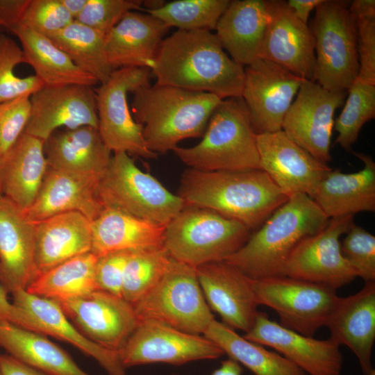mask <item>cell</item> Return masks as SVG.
I'll return each instance as SVG.
<instances>
[{"instance_id":"obj_33","label":"cell","mask_w":375,"mask_h":375,"mask_svg":"<svg viewBox=\"0 0 375 375\" xmlns=\"http://www.w3.org/2000/svg\"><path fill=\"white\" fill-rule=\"evenodd\" d=\"M0 347L6 353L47 375H90L43 334L0 322Z\"/></svg>"},{"instance_id":"obj_51","label":"cell","mask_w":375,"mask_h":375,"mask_svg":"<svg viewBox=\"0 0 375 375\" xmlns=\"http://www.w3.org/2000/svg\"><path fill=\"white\" fill-rule=\"evenodd\" d=\"M323 1L324 0H289L286 3L293 14L301 22L307 24L310 12Z\"/></svg>"},{"instance_id":"obj_4","label":"cell","mask_w":375,"mask_h":375,"mask_svg":"<svg viewBox=\"0 0 375 375\" xmlns=\"http://www.w3.org/2000/svg\"><path fill=\"white\" fill-rule=\"evenodd\" d=\"M328 221L310 197L293 195L225 261L254 280L283 276L285 262L296 245L322 230Z\"/></svg>"},{"instance_id":"obj_38","label":"cell","mask_w":375,"mask_h":375,"mask_svg":"<svg viewBox=\"0 0 375 375\" xmlns=\"http://www.w3.org/2000/svg\"><path fill=\"white\" fill-rule=\"evenodd\" d=\"M170 258L164 247L131 251L124 271L122 298L136 303L161 278Z\"/></svg>"},{"instance_id":"obj_22","label":"cell","mask_w":375,"mask_h":375,"mask_svg":"<svg viewBox=\"0 0 375 375\" xmlns=\"http://www.w3.org/2000/svg\"><path fill=\"white\" fill-rule=\"evenodd\" d=\"M259 58L293 74L314 81L315 39L311 29L291 11L285 1L271 0V15Z\"/></svg>"},{"instance_id":"obj_28","label":"cell","mask_w":375,"mask_h":375,"mask_svg":"<svg viewBox=\"0 0 375 375\" xmlns=\"http://www.w3.org/2000/svg\"><path fill=\"white\" fill-rule=\"evenodd\" d=\"M353 153L363 168L349 174L332 169L311 198L328 219L375 210V162L364 153Z\"/></svg>"},{"instance_id":"obj_1","label":"cell","mask_w":375,"mask_h":375,"mask_svg":"<svg viewBox=\"0 0 375 375\" xmlns=\"http://www.w3.org/2000/svg\"><path fill=\"white\" fill-rule=\"evenodd\" d=\"M156 84L208 92L224 99L242 97L244 68L208 30H178L162 41L149 68Z\"/></svg>"},{"instance_id":"obj_10","label":"cell","mask_w":375,"mask_h":375,"mask_svg":"<svg viewBox=\"0 0 375 375\" xmlns=\"http://www.w3.org/2000/svg\"><path fill=\"white\" fill-rule=\"evenodd\" d=\"M151 75L147 67L117 69L95 90L98 130L111 152L157 158L158 154L148 149L142 126L133 119L127 100L129 92L150 85Z\"/></svg>"},{"instance_id":"obj_53","label":"cell","mask_w":375,"mask_h":375,"mask_svg":"<svg viewBox=\"0 0 375 375\" xmlns=\"http://www.w3.org/2000/svg\"><path fill=\"white\" fill-rule=\"evenodd\" d=\"M243 369L235 360L228 358L221 362L220 366L216 369L212 375H242ZM170 375H180L172 374Z\"/></svg>"},{"instance_id":"obj_13","label":"cell","mask_w":375,"mask_h":375,"mask_svg":"<svg viewBox=\"0 0 375 375\" xmlns=\"http://www.w3.org/2000/svg\"><path fill=\"white\" fill-rule=\"evenodd\" d=\"M353 222L352 215L331 218L322 230L302 239L290 253L283 276L335 290L351 283L357 274L342 253L340 238Z\"/></svg>"},{"instance_id":"obj_32","label":"cell","mask_w":375,"mask_h":375,"mask_svg":"<svg viewBox=\"0 0 375 375\" xmlns=\"http://www.w3.org/2000/svg\"><path fill=\"white\" fill-rule=\"evenodd\" d=\"M165 226L104 208L92 222V250L98 256L118 251L163 247Z\"/></svg>"},{"instance_id":"obj_35","label":"cell","mask_w":375,"mask_h":375,"mask_svg":"<svg viewBox=\"0 0 375 375\" xmlns=\"http://www.w3.org/2000/svg\"><path fill=\"white\" fill-rule=\"evenodd\" d=\"M203 335L254 375H308L282 355L245 339L215 319Z\"/></svg>"},{"instance_id":"obj_14","label":"cell","mask_w":375,"mask_h":375,"mask_svg":"<svg viewBox=\"0 0 375 375\" xmlns=\"http://www.w3.org/2000/svg\"><path fill=\"white\" fill-rule=\"evenodd\" d=\"M347 91H329L317 83L303 80L283 123L282 131L319 161H331V139L335 110Z\"/></svg>"},{"instance_id":"obj_47","label":"cell","mask_w":375,"mask_h":375,"mask_svg":"<svg viewBox=\"0 0 375 375\" xmlns=\"http://www.w3.org/2000/svg\"><path fill=\"white\" fill-rule=\"evenodd\" d=\"M356 22L359 61L357 79L375 85V17L358 18Z\"/></svg>"},{"instance_id":"obj_27","label":"cell","mask_w":375,"mask_h":375,"mask_svg":"<svg viewBox=\"0 0 375 375\" xmlns=\"http://www.w3.org/2000/svg\"><path fill=\"white\" fill-rule=\"evenodd\" d=\"M169 28L147 12H127L106 35V51L112 69H149Z\"/></svg>"},{"instance_id":"obj_43","label":"cell","mask_w":375,"mask_h":375,"mask_svg":"<svg viewBox=\"0 0 375 375\" xmlns=\"http://www.w3.org/2000/svg\"><path fill=\"white\" fill-rule=\"evenodd\" d=\"M73 21L60 0H30L19 24L48 37Z\"/></svg>"},{"instance_id":"obj_48","label":"cell","mask_w":375,"mask_h":375,"mask_svg":"<svg viewBox=\"0 0 375 375\" xmlns=\"http://www.w3.org/2000/svg\"><path fill=\"white\" fill-rule=\"evenodd\" d=\"M30 0H0V23L8 30L19 24Z\"/></svg>"},{"instance_id":"obj_59","label":"cell","mask_w":375,"mask_h":375,"mask_svg":"<svg viewBox=\"0 0 375 375\" xmlns=\"http://www.w3.org/2000/svg\"><path fill=\"white\" fill-rule=\"evenodd\" d=\"M0 26H1V23H0Z\"/></svg>"},{"instance_id":"obj_7","label":"cell","mask_w":375,"mask_h":375,"mask_svg":"<svg viewBox=\"0 0 375 375\" xmlns=\"http://www.w3.org/2000/svg\"><path fill=\"white\" fill-rule=\"evenodd\" d=\"M103 208L166 226L185 206L183 200L142 171L126 152L114 153L98 185Z\"/></svg>"},{"instance_id":"obj_16","label":"cell","mask_w":375,"mask_h":375,"mask_svg":"<svg viewBox=\"0 0 375 375\" xmlns=\"http://www.w3.org/2000/svg\"><path fill=\"white\" fill-rule=\"evenodd\" d=\"M303 80L261 58L244 68L242 98L257 134L282 130L285 117Z\"/></svg>"},{"instance_id":"obj_9","label":"cell","mask_w":375,"mask_h":375,"mask_svg":"<svg viewBox=\"0 0 375 375\" xmlns=\"http://www.w3.org/2000/svg\"><path fill=\"white\" fill-rule=\"evenodd\" d=\"M133 306L139 321L154 320L192 334L203 335L215 319L195 267L172 257L159 281Z\"/></svg>"},{"instance_id":"obj_42","label":"cell","mask_w":375,"mask_h":375,"mask_svg":"<svg viewBox=\"0 0 375 375\" xmlns=\"http://www.w3.org/2000/svg\"><path fill=\"white\" fill-rule=\"evenodd\" d=\"M341 251L365 283L375 282V236L354 222L341 242Z\"/></svg>"},{"instance_id":"obj_34","label":"cell","mask_w":375,"mask_h":375,"mask_svg":"<svg viewBox=\"0 0 375 375\" xmlns=\"http://www.w3.org/2000/svg\"><path fill=\"white\" fill-rule=\"evenodd\" d=\"M9 31L19 40L22 49L35 74L44 87L81 85L92 87L99 83L79 68L47 36L17 24Z\"/></svg>"},{"instance_id":"obj_41","label":"cell","mask_w":375,"mask_h":375,"mask_svg":"<svg viewBox=\"0 0 375 375\" xmlns=\"http://www.w3.org/2000/svg\"><path fill=\"white\" fill-rule=\"evenodd\" d=\"M22 63L27 64L22 47L10 37L0 34V103L31 96L44 87L36 75L19 78L14 74L15 67Z\"/></svg>"},{"instance_id":"obj_29","label":"cell","mask_w":375,"mask_h":375,"mask_svg":"<svg viewBox=\"0 0 375 375\" xmlns=\"http://www.w3.org/2000/svg\"><path fill=\"white\" fill-rule=\"evenodd\" d=\"M38 275L76 256L91 252L92 222L78 212L56 215L35 223Z\"/></svg>"},{"instance_id":"obj_50","label":"cell","mask_w":375,"mask_h":375,"mask_svg":"<svg viewBox=\"0 0 375 375\" xmlns=\"http://www.w3.org/2000/svg\"><path fill=\"white\" fill-rule=\"evenodd\" d=\"M8 290L3 283L0 269V322H9L19 326V312L8 297Z\"/></svg>"},{"instance_id":"obj_39","label":"cell","mask_w":375,"mask_h":375,"mask_svg":"<svg viewBox=\"0 0 375 375\" xmlns=\"http://www.w3.org/2000/svg\"><path fill=\"white\" fill-rule=\"evenodd\" d=\"M230 0H176L146 12L178 30H213Z\"/></svg>"},{"instance_id":"obj_3","label":"cell","mask_w":375,"mask_h":375,"mask_svg":"<svg viewBox=\"0 0 375 375\" xmlns=\"http://www.w3.org/2000/svg\"><path fill=\"white\" fill-rule=\"evenodd\" d=\"M222 101L210 93L155 83L135 90L130 108L148 149L165 154L181 140L202 137Z\"/></svg>"},{"instance_id":"obj_23","label":"cell","mask_w":375,"mask_h":375,"mask_svg":"<svg viewBox=\"0 0 375 375\" xmlns=\"http://www.w3.org/2000/svg\"><path fill=\"white\" fill-rule=\"evenodd\" d=\"M101 176L48 167L34 202L24 213L33 223L72 211L92 222L104 209L97 196Z\"/></svg>"},{"instance_id":"obj_40","label":"cell","mask_w":375,"mask_h":375,"mask_svg":"<svg viewBox=\"0 0 375 375\" xmlns=\"http://www.w3.org/2000/svg\"><path fill=\"white\" fill-rule=\"evenodd\" d=\"M344 106L334 122L335 143L350 151L363 125L375 117V85L356 79L347 90Z\"/></svg>"},{"instance_id":"obj_36","label":"cell","mask_w":375,"mask_h":375,"mask_svg":"<svg viewBox=\"0 0 375 375\" xmlns=\"http://www.w3.org/2000/svg\"><path fill=\"white\" fill-rule=\"evenodd\" d=\"M98 258L89 252L66 260L39 274L26 290L57 301L97 290L95 269Z\"/></svg>"},{"instance_id":"obj_20","label":"cell","mask_w":375,"mask_h":375,"mask_svg":"<svg viewBox=\"0 0 375 375\" xmlns=\"http://www.w3.org/2000/svg\"><path fill=\"white\" fill-rule=\"evenodd\" d=\"M12 302L20 316V327L65 341L94 359L108 375H126L119 353L88 339L72 323L57 301L17 290Z\"/></svg>"},{"instance_id":"obj_2","label":"cell","mask_w":375,"mask_h":375,"mask_svg":"<svg viewBox=\"0 0 375 375\" xmlns=\"http://www.w3.org/2000/svg\"><path fill=\"white\" fill-rule=\"evenodd\" d=\"M178 195L185 205L206 208L257 230L288 197L262 169L201 171L181 175Z\"/></svg>"},{"instance_id":"obj_49","label":"cell","mask_w":375,"mask_h":375,"mask_svg":"<svg viewBox=\"0 0 375 375\" xmlns=\"http://www.w3.org/2000/svg\"><path fill=\"white\" fill-rule=\"evenodd\" d=\"M0 365L3 375H47L8 353L0 354Z\"/></svg>"},{"instance_id":"obj_52","label":"cell","mask_w":375,"mask_h":375,"mask_svg":"<svg viewBox=\"0 0 375 375\" xmlns=\"http://www.w3.org/2000/svg\"><path fill=\"white\" fill-rule=\"evenodd\" d=\"M349 10L356 19L375 17V1L354 0L350 1Z\"/></svg>"},{"instance_id":"obj_25","label":"cell","mask_w":375,"mask_h":375,"mask_svg":"<svg viewBox=\"0 0 375 375\" xmlns=\"http://www.w3.org/2000/svg\"><path fill=\"white\" fill-rule=\"evenodd\" d=\"M325 326L330 338L347 347L356 356L362 372L367 375L372 363L375 340V282L365 283L358 292L340 297Z\"/></svg>"},{"instance_id":"obj_57","label":"cell","mask_w":375,"mask_h":375,"mask_svg":"<svg viewBox=\"0 0 375 375\" xmlns=\"http://www.w3.org/2000/svg\"><path fill=\"white\" fill-rule=\"evenodd\" d=\"M367 375H375V369H373L369 374Z\"/></svg>"},{"instance_id":"obj_46","label":"cell","mask_w":375,"mask_h":375,"mask_svg":"<svg viewBox=\"0 0 375 375\" xmlns=\"http://www.w3.org/2000/svg\"><path fill=\"white\" fill-rule=\"evenodd\" d=\"M130 251H113L99 256L95 269L97 290L122 297L124 271Z\"/></svg>"},{"instance_id":"obj_30","label":"cell","mask_w":375,"mask_h":375,"mask_svg":"<svg viewBox=\"0 0 375 375\" xmlns=\"http://www.w3.org/2000/svg\"><path fill=\"white\" fill-rule=\"evenodd\" d=\"M47 169L44 142L24 131L0 159L3 196L26 211L38 194Z\"/></svg>"},{"instance_id":"obj_44","label":"cell","mask_w":375,"mask_h":375,"mask_svg":"<svg viewBox=\"0 0 375 375\" xmlns=\"http://www.w3.org/2000/svg\"><path fill=\"white\" fill-rule=\"evenodd\" d=\"M142 0H88L76 21L106 35L130 11L140 9Z\"/></svg>"},{"instance_id":"obj_54","label":"cell","mask_w":375,"mask_h":375,"mask_svg":"<svg viewBox=\"0 0 375 375\" xmlns=\"http://www.w3.org/2000/svg\"><path fill=\"white\" fill-rule=\"evenodd\" d=\"M60 1L75 20L84 9L88 0H60Z\"/></svg>"},{"instance_id":"obj_5","label":"cell","mask_w":375,"mask_h":375,"mask_svg":"<svg viewBox=\"0 0 375 375\" xmlns=\"http://www.w3.org/2000/svg\"><path fill=\"white\" fill-rule=\"evenodd\" d=\"M257 135L242 98H228L214 110L198 144L172 151L189 168L201 171L261 169Z\"/></svg>"},{"instance_id":"obj_18","label":"cell","mask_w":375,"mask_h":375,"mask_svg":"<svg viewBox=\"0 0 375 375\" xmlns=\"http://www.w3.org/2000/svg\"><path fill=\"white\" fill-rule=\"evenodd\" d=\"M260 168L289 198L304 194L312 198L332 169L292 140L282 130L257 135Z\"/></svg>"},{"instance_id":"obj_31","label":"cell","mask_w":375,"mask_h":375,"mask_svg":"<svg viewBox=\"0 0 375 375\" xmlns=\"http://www.w3.org/2000/svg\"><path fill=\"white\" fill-rule=\"evenodd\" d=\"M48 167L101 175L111 160V151L98 128L84 126L53 133L44 142Z\"/></svg>"},{"instance_id":"obj_24","label":"cell","mask_w":375,"mask_h":375,"mask_svg":"<svg viewBox=\"0 0 375 375\" xmlns=\"http://www.w3.org/2000/svg\"><path fill=\"white\" fill-rule=\"evenodd\" d=\"M35 248V223L3 196L0 199V269L8 292L26 290L38 276Z\"/></svg>"},{"instance_id":"obj_58","label":"cell","mask_w":375,"mask_h":375,"mask_svg":"<svg viewBox=\"0 0 375 375\" xmlns=\"http://www.w3.org/2000/svg\"><path fill=\"white\" fill-rule=\"evenodd\" d=\"M0 375H3V374H2V372H1V365H0Z\"/></svg>"},{"instance_id":"obj_15","label":"cell","mask_w":375,"mask_h":375,"mask_svg":"<svg viewBox=\"0 0 375 375\" xmlns=\"http://www.w3.org/2000/svg\"><path fill=\"white\" fill-rule=\"evenodd\" d=\"M58 302L88 339L117 353L140 322L133 305L121 297L99 290Z\"/></svg>"},{"instance_id":"obj_37","label":"cell","mask_w":375,"mask_h":375,"mask_svg":"<svg viewBox=\"0 0 375 375\" xmlns=\"http://www.w3.org/2000/svg\"><path fill=\"white\" fill-rule=\"evenodd\" d=\"M48 38L83 71L103 83L114 71L106 51V35L76 20Z\"/></svg>"},{"instance_id":"obj_45","label":"cell","mask_w":375,"mask_h":375,"mask_svg":"<svg viewBox=\"0 0 375 375\" xmlns=\"http://www.w3.org/2000/svg\"><path fill=\"white\" fill-rule=\"evenodd\" d=\"M28 95L0 103V159L24 132L31 117Z\"/></svg>"},{"instance_id":"obj_11","label":"cell","mask_w":375,"mask_h":375,"mask_svg":"<svg viewBox=\"0 0 375 375\" xmlns=\"http://www.w3.org/2000/svg\"><path fill=\"white\" fill-rule=\"evenodd\" d=\"M253 288L258 306L274 310L282 326L310 337L325 326L340 298L327 285L287 276L254 280Z\"/></svg>"},{"instance_id":"obj_17","label":"cell","mask_w":375,"mask_h":375,"mask_svg":"<svg viewBox=\"0 0 375 375\" xmlns=\"http://www.w3.org/2000/svg\"><path fill=\"white\" fill-rule=\"evenodd\" d=\"M274 349L308 375H340L343 359L332 339L317 340L282 326L265 312H258L251 328L243 336Z\"/></svg>"},{"instance_id":"obj_12","label":"cell","mask_w":375,"mask_h":375,"mask_svg":"<svg viewBox=\"0 0 375 375\" xmlns=\"http://www.w3.org/2000/svg\"><path fill=\"white\" fill-rule=\"evenodd\" d=\"M118 353L126 369L153 363L180 366L224 355L219 347L204 335L185 333L154 320L140 321Z\"/></svg>"},{"instance_id":"obj_8","label":"cell","mask_w":375,"mask_h":375,"mask_svg":"<svg viewBox=\"0 0 375 375\" xmlns=\"http://www.w3.org/2000/svg\"><path fill=\"white\" fill-rule=\"evenodd\" d=\"M349 1L324 0L315 9L314 81L329 91H347L357 78V22Z\"/></svg>"},{"instance_id":"obj_56","label":"cell","mask_w":375,"mask_h":375,"mask_svg":"<svg viewBox=\"0 0 375 375\" xmlns=\"http://www.w3.org/2000/svg\"><path fill=\"white\" fill-rule=\"evenodd\" d=\"M3 197V192L2 185H1V183L0 180V199L2 198Z\"/></svg>"},{"instance_id":"obj_6","label":"cell","mask_w":375,"mask_h":375,"mask_svg":"<svg viewBox=\"0 0 375 375\" xmlns=\"http://www.w3.org/2000/svg\"><path fill=\"white\" fill-rule=\"evenodd\" d=\"M241 222L206 208L185 205L165 226L163 247L193 267L225 260L251 235Z\"/></svg>"},{"instance_id":"obj_21","label":"cell","mask_w":375,"mask_h":375,"mask_svg":"<svg viewBox=\"0 0 375 375\" xmlns=\"http://www.w3.org/2000/svg\"><path fill=\"white\" fill-rule=\"evenodd\" d=\"M195 269L210 310L220 316L226 326L247 332L258 312L254 279L225 260L203 264Z\"/></svg>"},{"instance_id":"obj_19","label":"cell","mask_w":375,"mask_h":375,"mask_svg":"<svg viewBox=\"0 0 375 375\" xmlns=\"http://www.w3.org/2000/svg\"><path fill=\"white\" fill-rule=\"evenodd\" d=\"M31 117L25 129L44 142L55 131L90 126L98 128L95 92L92 87L67 85L43 87L30 97Z\"/></svg>"},{"instance_id":"obj_55","label":"cell","mask_w":375,"mask_h":375,"mask_svg":"<svg viewBox=\"0 0 375 375\" xmlns=\"http://www.w3.org/2000/svg\"><path fill=\"white\" fill-rule=\"evenodd\" d=\"M166 2L161 0H147L143 1L142 6H144V10H154L162 8Z\"/></svg>"},{"instance_id":"obj_26","label":"cell","mask_w":375,"mask_h":375,"mask_svg":"<svg viewBox=\"0 0 375 375\" xmlns=\"http://www.w3.org/2000/svg\"><path fill=\"white\" fill-rule=\"evenodd\" d=\"M271 15V0H233L219 19L216 36L242 66L259 59Z\"/></svg>"}]
</instances>
